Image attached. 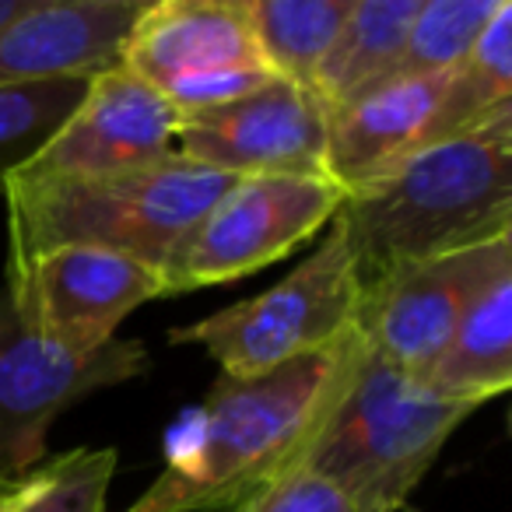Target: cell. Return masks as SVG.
Returning a JSON list of instances; mask_svg holds the SVG:
<instances>
[{
    "mask_svg": "<svg viewBox=\"0 0 512 512\" xmlns=\"http://www.w3.org/2000/svg\"><path fill=\"white\" fill-rule=\"evenodd\" d=\"M232 179L179 151L113 176H18L4 190L8 256L53 246H95L162 271L169 249Z\"/></svg>",
    "mask_w": 512,
    "mask_h": 512,
    "instance_id": "3",
    "label": "cell"
},
{
    "mask_svg": "<svg viewBox=\"0 0 512 512\" xmlns=\"http://www.w3.org/2000/svg\"><path fill=\"white\" fill-rule=\"evenodd\" d=\"M32 4H36V0H0V29L15 22L18 15H25Z\"/></svg>",
    "mask_w": 512,
    "mask_h": 512,
    "instance_id": "23",
    "label": "cell"
},
{
    "mask_svg": "<svg viewBox=\"0 0 512 512\" xmlns=\"http://www.w3.org/2000/svg\"><path fill=\"white\" fill-rule=\"evenodd\" d=\"M88 78H57L0 88V197L8 183L46 148L67 116L81 106Z\"/></svg>",
    "mask_w": 512,
    "mask_h": 512,
    "instance_id": "20",
    "label": "cell"
},
{
    "mask_svg": "<svg viewBox=\"0 0 512 512\" xmlns=\"http://www.w3.org/2000/svg\"><path fill=\"white\" fill-rule=\"evenodd\" d=\"M232 512H362L358 502L306 467H292L256 488Z\"/></svg>",
    "mask_w": 512,
    "mask_h": 512,
    "instance_id": "22",
    "label": "cell"
},
{
    "mask_svg": "<svg viewBox=\"0 0 512 512\" xmlns=\"http://www.w3.org/2000/svg\"><path fill=\"white\" fill-rule=\"evenodd\" d=\"M4 281L18 320L74 355L106 348L137 306L165 299L158 267L95 246L8 256Z\"/></svg>",
    "mask_w": 512,
    "mask_h": 512,
    "instance_id": "9",
    "label": "cell"
},
{
    "mask_svg": "<svg viewBox=\"0 0 512 512\" xmlns=\"http://www.w3.org/2000/svg\"><path fill=\"white\" fill-rule=\"evenodd\" d=\"M351 4L355 0H246V15L271 71L313 92Z\"/></svg>",
    "mask_w": 512,
    "mask_h": 512,
    "instance_id": "18",
    "label": "cell"
},
{
    "mask_svg": "<svg viewBox=\"0 0 512 512\" xmlns=\"http://www.w3.org/2000/svg\"><path fill=\"white\" fill-rule=\"evenodd\" d=\"M120 64L179 116L225 106L278 78L253 36L246 0H148Z\"/></svg>",
    "mask_w": 512,
    "mask_h": 512,
    "instance_id": "7",
    "label": "cell"
},
{
    "mask_svg": "<svg viewBox=\"0 0 512 512\" xmlns=\"http://www.w3.org/2000/svg\"><path fill=\"white\" fill-rule=\"evenodd\" d=\"M421 0H355L313 78V95L334 116L397 74Z\"/></svg>",
    "mask_w": 512,
    "mask_h": 512,
    "instance_id": "16",
    "label": "cell"
},
{
    "mask_svg": "<svg viewBox=\"0 0 512 512\" xmlns=\"http://www.w3.org/2000/svg\"><path fill=\"white\" fill-rule=\"evenodd\" d=\"M362 334L256 379L221 372L165 435V467L127 512H232L292 470L341 400Z\"/></svg>",
    "mask_w": 512,
    "mask_h": 512,
    "instance_id": "1",
    "label": "cell"
},
{
    "mask_svg": "<svg viewBox=\"0 0 512 512\" xmlns=\"http://www.w3.org/2000/svg\"><path fill=\"white\" fill-rule=\"evenodd\" d=\"M355 264L341 228L330 221L320 246L288 278L256 299L235 302L190 327H172V344H200L232 379H256L295 358L337 348L358 330Z\"/></svg>",
    "mask_w": 512,
    "mask_h": 512,
    "instance_id": "5",
    "label": "cell"
},
{
    "mask_svg": "<svg viewBox=\"0 0 512 512\" xmlns=\"http://www.w3.org/2000/svg\"><path fill=\"white\" fill-rule=\"evenodd\" d=\"M116 449L78 446L0 481V512H106Z\"/></svg>",
    "mask_w": 512,
    "mask_h": 512,
    "instance_id": "19",
    "label": "cell"
},
{
    "mask_svg": "<svg viewBox=\"0 0 512 512\" xmlns=\"http://www.w3.org/2000/svg\"><path fill=\"white\" fill-rule=\"evenodd\" d=\"M327 134V106L274 78L235 102L179 116L176 151L228 176H327Z\"/></svg>",
    "mask_w": 512,
    "mask_h": 512,
    "instance_id": "11",
    "label": "cell"
},
{
    "mask_svg": "<svg viewBox=\"0 0 512 512\" xmlns=\"http://www.w3.org/2000/svg\"><path fill=\"white\" fill-rule=\"evenodd\" d=\"M446 74H407L365 92L330 116L327 176L351 190L407 151L421 148L432 130Z\"/></svg>",
    "mask_w": 512,
    "mask_h": 512,
    "instance_id": "14",
    "label": "cell"
},
{
    "mask_svg": "<svg viewBox=\"0 0 512 512\" xmlns=\"http://www.w3.org/2000/svg\"><path fill=\"white\" fill-rule=\"evenodd\" d=\"M358 285L512 232V113L407 151L344 190L334 214Z\"/></svg>",
    "mask_w": 512,
    "mask_h": 512,
    "instance_id": "2",
    "label": "cell"
},
{
    "mask_svg": "<svg viewBox=\"0 0 512 512\" xmlns=\"http://www.w3.org/2000/svg\"><path fill=\"white\" fill-rule=\"evenodd\" d=\"M474 411L435 397L362 337L341 400L295 467L348 491L362 512H397Z\"/></svg>",
    "mask_w": 512,
    "mask_h": 512,
    "instance_id": "4",
    "label": "cell"
},
{
    "mask_svg": "<svg viewBox=\"0 0 512 512\" xmlns=\"http://www.w3.org/2000/svg\"><path fill=\"white\" fill-rule=\"evenodd\" d=\"M344 186L330 176H235L162 264L165 295L239 281L334 221Z\"/></svg>",
    "mask_w": 512,
    "mask_h": 512,
    "instance_id": "6",
    "label": "cell"
},
{
    "mask_svg": "<svg viewBox=\"0 0 512 512\" xmlns=\"http://www.w3.org/2000/svg\"><path fill=\"white\" fill-rule=\"evenodd\" d=\"M148 365V348L130 337L92 355L57 348L25 327L0 292V481L46 460V435L67 407L144 376Z\"/></svg>",
    "mask_w": 512,
    "mask_h": 512,
    "instance_id": "8",
    "label": "cell"
},
{
    "mask_svg": "<svg viewBox=\"0 0 512 512\" xmlns=\"http://www.w3.org/2000/svg\"><path fill=\"white\" fill-rule=\"evenodd\" d=\"M502 113H512V0H498L470 53L446 74L425 144L460 137Z\"/></svg>",
    "mask_w": 512,
    "mask_h": 512,
    "instance_id": "17",
    "label": "cell"
},
{
    "mask_svg": "<svg viewBox=\"0 0 512 512\" xmlns=\"http://www.w3.org/2000/svg\"><path fill=\"white\" fill-rule=\"evenodd\" d=\"M148 0H36L0 29V88L92 78L120 50Z\"/></svg>",
    "mask_w": 512,
    "mask_h": 512,
    "instance_id": "13",
    "label": "cell"
},
{
    "mask_svg": "<svg viewBox=\"0 0 512 512\" xmlns=\"http://www.w3.org/2000/svg\"><path fill=\"white\" fill-rule=\"evenodd\" d=\"M179 113L123 64L88 78L81 106L18 176H113L176 151ZM15 176V179H18Z\"/></svg>",
    "mask_w": 512,
    "mask_h": 512,
    "instance_id": "12",
    "label": "cell"
},
{
    "mask_svg": "<svg viewBox=\"0 0 512 512\" xmlns=\"http://www.w3.org/2000/svg\"><path fill=\"white\" fill-rule=\"evenodd\" d=\"M495 8L498 0H421L393 78L449 74L477 43Z\"/></svg>",
    "mask_w": 512,
    "mask_h": 512,
    "instance_id": "21",
    "label": "cell"
},
{
    "mask_svg": "<svg viewBox=\"0 0 512 512\" xmlns=\"http://www.w3.org/2000/svg\"><path fill=\"white\" fill-rule=\"evenodd\" d=\"M418 383L435 397L474 407L512 390V264L477 292L442 355Z\"/></svg>",
    "mask_w": 512,
    "mask_h": 512,
    "instance_id": "15",
    "label": "cell"
},
{
    "mask_svg": "<svg viewBox=\"0 0 512 512\" xmlns=\"http://www.w3.org/2000/svg\"><path fill=\"white\" fill-rule=\"evenodd\" d=\"M509 264L512 232L397 267L362 288L358 334L411 379L425 376L477 292Z\"/></svg>",
    "mask_w": 512,
    "mask_h": 512,
    "instance_id": "10",
    "label": "cell"
}]
</instances>
